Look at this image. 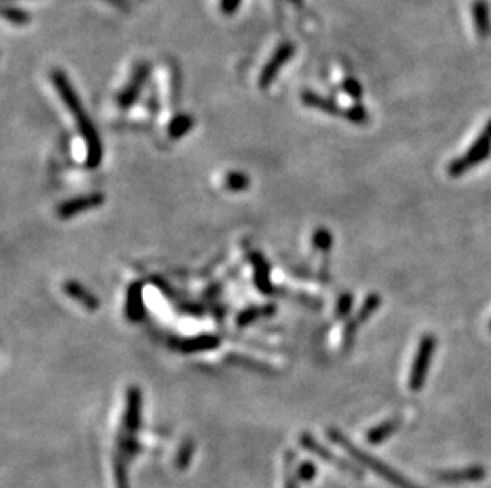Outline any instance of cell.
I'll return each instance as SVG.
<instances>
[{
    "label": "cell",
    "mask_w": 491,
    "mask_h": 488,
    "mask_svg": "<svg viewBox=\"0 0 491 488\" xmlns=\"http://www.w3.org/2000/svg\"><path fill=\"white\" fill-rule=\"evenodd\" d=\"M396 427H398V423H396V421L386 422V423H383V425H380V427L374 428L372 432L369 433L368 439H369L372 444L382 443V441H385L386 438L390 436L391 433H393V429H396Z\"/></svg>",
    "instance_id": "8"
},
{
    "label": "cell",
    "mask_w": 491,
    "mask_h": 488,
    "mask_svg": "<svg viewBox=\"0 0 491 488\" xmlns=\"http://www.w3.org/2000/svg\"><path fill=\"white\" fill-rule=\"evenodd\" d=\"M103 202V197L99 195H90V197H83V198H77V200H72L69 203L62 204L59 208V216L61 218H70L73 214L85 211V209H90L94 206H99Z\"/></svg>",
    "instance_id": "4"
},
{
    "label": "cell",
    "mask_w": 491,
    "mask_h": 488,
    "mask_svg": "<svg viewBox=\"0 0 491 488\" xmlns=\"http://www.w3.org/2000/svg\"><path fill=\"white\" fill-rule=\"evenodd\" d=\"M329 438H331L336 444L341 445L342 449H345V452L352 455L354 460H358L361 465L368 466L369 469H372L375 474L382 477V479H385L386 482H390V484L393 487H396V488H421L420 485H417V484H414V482H410L409 479H405V477L398 474V472L391 469L390 466H386L385 463H380V461L375 460L372 455H368L365 452H363L361 449L354 447V445L350 443V441L343 436V434L337 433V432H331L329 433Z\"/></svg>",
    "instance_id": "2"
},
{
    "label": "cell",
    "mask_w": 491,
    "mask_h": 488,
    "mask_svg": "<svg viewBox=\"0 0 491 488\" xmlns=\"http://www.w3.org/2000/svg\"><path fill=\"white\" fill-rule=\"evenodd\" d=\"M436 477L442 482H448V484H459V482H474L480 480L485 477V469L474 466V468H466L459 471H447V472H437Z\"/></svg>",
    "instance_id": "3"
},
{
    "label": "cell",
    "mask_w": 491,
    "mask_h": 488,
    "mask_svg": "<svg viewBox=\"0 0 491 488\" xmlns=\"http://www.w3.org/2000/svg\"><path fill=\"white\" fill-rule=\"evenodd\" d=\"M66 288H67V292H69L70 297L77 298V300L85 304L88 309H96L97 308L96 298L91 297V293L88 295V292L80 284H75V282H72V284H67Z\"/></svg>",
    "instance_id": "7"
},
{
    "label": "cell",
    "mask_w": 491,
    "mask_h": 488,
    "mask_svg": "<svg viewBox=\"0 0 491 488\" xmlns=\"http://www.w3.org/2000/svg\"><path fill=\"white\" fill-rule=\"evenodd\" d=\"M475 14H477V28L480 30V34H487L488 32V14L487 8L485 7H477L475 8Z\"/></svg>",
    "instance_id": "9"
},
{
    "label": "cell",
    "mask_w": 491,
    "mask_h": 488,
    "mask_svg": "<svg viewBox=\"0 0 491 488\" xmlns=\"http://www.w3.org/2000/svg\"><path fill=\"white\" fill-rule=\"evenodd\" d=\"M237 2H239V0H221V7H223L224 12L231 13L232 10L237 7Z\"/></svg>",
    "instance_id": "11"
},
{
    "label": "cell",
    "mask_w": 491,
    "mask_h": 488,
    "mask_svg": "<svg viewBox=\"0 0 491 488\" xmlns=\"http://www.w3.org/2000/svg\"><path fill=\"white\" fill-rule=\"evenodd\" d=\"M248 186V180L243 175H231L228 178V187L231 189H245Z\"/></svg>",
    "instance_id": "10"
},
{
    "label": "cell",
    "mask_w": 491,
    "mask_h": 488,
    "mask_svg": "<svg viewBox=\"0 0 491 488\" xmlns=\"http://www.w3.org/2000/svg\"><path fill=\"white\" fill-rule=\"evenodd\" d=\"M54 85L57 92H59V96L62 97V100L67 103V107H69L70 112L73 113V116L78 120V125H80V130L83 136H85L86 143H88V164L91 167H96L99 162H101V143H99V138L96 132H94L92 124L90 123V119L85 116V113H83L81 103L78 100V97L75 96V92H73V89L70 87L69 81H67V78L62 75V73H54L53 75Z\"/></svg>",
    "instance_id": "1"
},
{
    "label": "cell",
    "mask_w": 491,
    "mask_h": 488,
    "mask_svg": "<svg viewBox=\"0 0 491 488\" xmlns=\"http://www.w3.org/2000/svg\"><path fill=\"white\" fill-rule=\"evenodd\" d=\"M302 444H304V447L309 449L310 452L317 454V455L325 456L328 463H334L336 466H339V468H343V469H347V471H352L354 476H359V474H357V472H354V469L352 468V466H350V465H345V463H343V461L339 460L336 455L331 454V452H328V450H325V449H321L320 445H317V444H315V441H313L310 436H302Z\"/></svg>",
    "instance_id": "5"
},
{
    "label": "cell",
    "mask_w": 491,
    "mask_h": 488,
    "mask_svg": "<svg viewBox=\"0 0 491 488\" xmlns=\"http://www.w3.org/2000/svg\"><path fill=\"white\" fill-rule=\"evenodd\" d=\"M291 54V50L288 48V46H285L283 50L277 52V56L272 59V62L264 68V72H263V75H261V86H268L270 81H272V76L275 75V72L279 70V67L283 64V62L288 59V56Z\"/></svg>",
    "instance_id": "6"
}]
</instances>
